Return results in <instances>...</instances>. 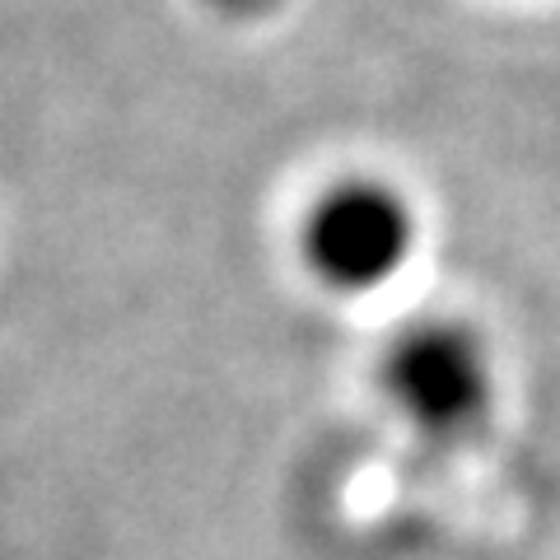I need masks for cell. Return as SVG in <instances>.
Masks as SVG:
<instances>
[{"label":"cell","instance_id":"obj_1","mask_svg":"<svg viewBox=\"0 0 560 560\" xmlns=\"http://www.w3.org/2000/svg\"><path fill=\"white\" fill-rule=\"evenodd\" d=\"M378 388L416 440L458 448L495 411V355L463 318H420L401 327L378 360Z\"/></svg>","mask_w":560,"mask_h":560},{"label":"cell","instance_id":"obj_2","mask_svg":"<svg viewBox=\"0 0 560 560\" xmlns=\"http://www.w3.org/2000/svg\"><path fill=\"white\" fill-rule=\"evenodd\" d=\"M420 215L411 197L374 173H346L308 201L300 224V257L308 276L341 300H360L411 267Z\"/></svg>","mask_w":560,"mask_h":560}]
</instances>
